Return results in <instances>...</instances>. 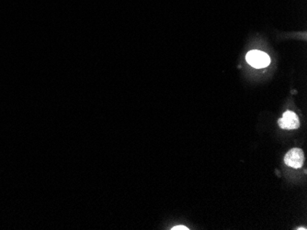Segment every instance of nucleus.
Masks as SVG:
<instances>
[{
    "label": "nucleus",
    "mask_w": 307,
    "mask_h": 230,
    "mask_svg": "<svg viewBox=\"0 0 307 230\" xmlns=\"http://www.w3.org/2000/svg\"><path fill=\"white\" fill-rule=\"evenodd\" d=\"M279 126L283 130H296L300 127L299 118L293 111H286L283 113L282 119L279 120Z\"/></svg>",
    "instance_id": "obj_3"
},
{
    "label": "nucleus",
    "mask_w": 307,
    "mask_h": 230,
    "mask_svg": "<svg viewBox=\"0 0 307 230\" xmlns=\"http://www.w3.org/2000/svg\"><path fill=\"white\" fill-rule=\"evenodd\" d=\"M173 230H188L189 228H187L185 225H176V226H174L173 228H171Z\"/></svg>",
    "instance_id": "obj_4"
},
{
    "label": "nucleus",
    "mask_w": 307,
    "mask_h": 230,
    "mask_svg": "<svg viewBox=\"0 0 307 230\" xmlns=\"http://www.w3.org/2000/svg\"><path fill=\"white\" fill-rule=\"evenodd\" d=\"M304 161V155L302 149L293 148L287 152L284 157L285 164L293 169L302 168Z\"/></svg>",
    "instance_id": "obj_2"
},
{
    "label": "nucleus",
    "mask_w": 307,
    "mask_h": 230,
    "mask_svg": "<svg viewBox=\"0 0 307 230\" xmlns=\"http://www.w3.org/2000/svg\"><path fill=\"white\" fill-rule=\"evenodd\" d=\"M247 62L250 63L252 67L260 68L267 67L270 62V58L267 53H263L261 51H250L245 56Z\"/></svg>",
    "instance_id": "obj_1"
}]
</instances>
